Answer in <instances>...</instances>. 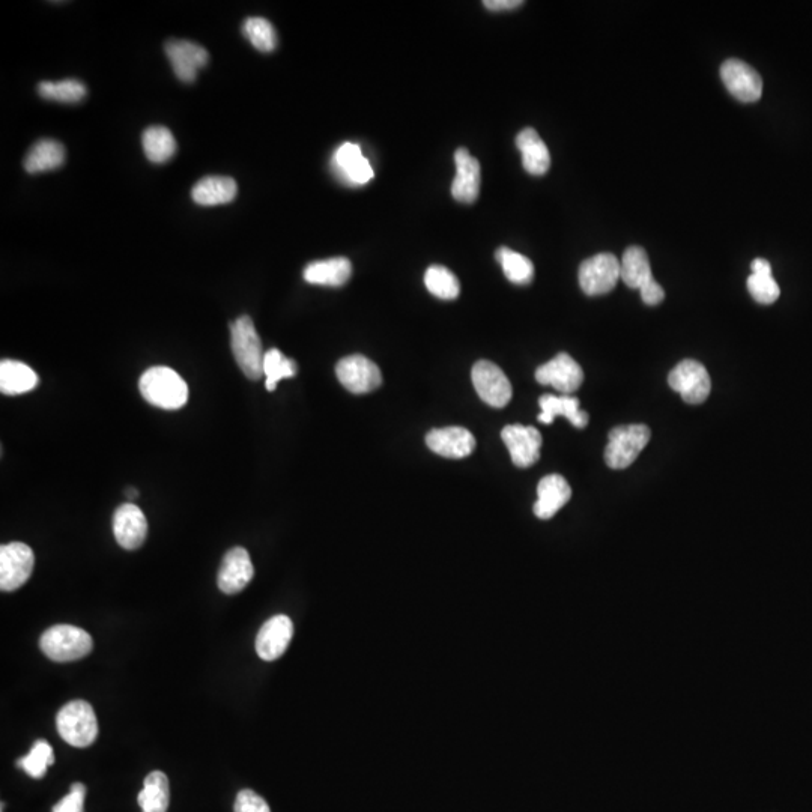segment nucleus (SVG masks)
I'll return each mask as SVG.
<instances>
[{"label":"nucleus","mask_w":812,"mask_h":812,"mask_svg":"<svg viewBox=\"0 0 812 812\" xmlns=\"http://www.w3.org/2000/svg\"><path fill=\"white\" fill-rule=\"evenodd\" d=\"M143 812H167L170 803L169 778L166 773L154 770L146 776L142 791L137 796Z\"/></svg>","instance_id":"29"},{"label":"nucleus","mask_w":812,"mask_h":812,"mask_svg":"<svg viewBox=\"0 0 812 812\" xmlns=\"http://www.w3.org/2000/svg\"><path fill=\"white\" fill-rule=\"evenodd\" d=\"M140 393L146 402L161 410H179L187 403L188 385L170 367H151L139 381Z\"/></svg>","instance_id":"1"},{"label":"nucleus","mask_w":812,"mask_h":812,"mask_svg":"<svg viewBox=\"0 0 812 812\" xmlns=\"http://www.w3.org/2000/svg\"><path fill=\"white\" fill-rule=\"evenodd\" d=\"M244 37L262 53L274 52L277 46V35L274 26L262 17H250L243 25Z\"/></svg>","instance_id":"36"},{"label":"nucleus","mask_w":812,"mask_h":812,"mask_svg":"<svg viewBox=\"0 0 812 812\" xmlns=\"http://www.w3.org/2000/svg\"><path fill=\"white\" fill-rule=\"evenodd\" d=\"M41 652L55 662H73L92 652L94 641L83 629L71 625H56L47 629L40 640Z\"/></svg>","instance_id":"2"},{"label":"nucleus","mask_w":812,"mask_h":812,"mask_svg":"<svg viewBox=\"0 0 812 812\" xmlns=\"http://www.w3.org/2000/svg\"><path fill=\"white\" fill-rule=\"evenodd\" d=\"M572 497V489L563 476L551 474L543 477L537 485V501L534 504V515L539 519L554 518L558 510L566 506Z\"/></svg>","instance_id":"21"},{"label":"nucleus","mask_w":812,"mask_h":812,"mask_svg":"<svg viewBox=\"0 0 812 812\" xmlns=\"http://www.w3.org/2000/svg\"><path fill=\"white\" fill-rule=\"evenodd\" d=\"M650 429L646 425L619 426L608 435L605 462L613 470H625L637 461L649 444Z\"/></svg>","instance_id":"5"},{"label":"nucleus","mask_w":812,"mask_h":812,"mask_svg":"<svg viewBox=\"0 0 812 812\" xmlns=\"http://www.w3.org/2000/svg\"><path fill=\"white\" fill-rule=\"evenodd\" d=\"M142 146L146 158L152 163L163 164L176 152V140L169 128L154 125L142 134Z\"/></svg>","instance_id":"30"},{"label":"nucleus","mask_w":812,"mask_h":812,"mask_svg":"<svg viewBox=\"0 0 812 812\" xmlns=\"http://www.w3.org/2000/svg\"><path fill=\"white\" fill-rule=\"evenodd\" d=\"M721 79L728 92L742 103H755L763 95V79L760 74L739 59H728L722 64Z\"/></svg>","instance_id":"11"},{"label":"nucleus","mask_w":812,"mask_h":812,"mask_svg":"<svg viewBox=\"0 0 812 812\" xmlns=\"http://www.w3.org/2000/svg\"><path fill=\"white\" fill-rule=\"evenodd\" d=\"M237 194V182L229 176H207V178L200 179L191 190L194 202L202 207L225 205V203L232 202Z\"/></svg>","instance_id":"24"},{"label":"nucleus","mask_w":812,"mask_h":812,"mask_svg":"<svg viewBox=\"0 0 812 812\" xmlns=\"http://www.w3.org/2000/svg\"><path fill=\"white\" fill-rule=\"evenodd\" d=\"M456 176L453 179L452 194L458 202H476L480 193V163L468 152L459 148L455 154Z\"/></svg>","instance_id":"20"},{"label":"nucleus","mask_w":812,"mask_h":812,"mask_svg":"<svg viewBox=\"0 0 812 812\" xmlns=\"http://www.w3.org/2000/svg\"><path fill=\"white\" fill-rule=\"evenodd\" d=\"M425 285L432 295L441 300H455L461 292L458 277L443 265H432L425 274Z\"/></svg>","instance_id":"32"},{"label":"nucleus","mask_w":812,"mask_h":812,"mask_svg":"<svg viewBox=\"0 0 812 812\" xmlns=\"http://www.w3.org/2000/svg\"><path fill=\"white\" fill-rule=\"evenodd\" d=\"M352 264L346 258H331L307 265L304 280L310 285L339 288L351 279Z\"/></svg>","instance_id":"25"},{"label":"nucleus","mask_w":812,"mask_h":812,"mask_svg":"<svg viewBox=\"0 0 812 812\" xmlns=\"http://www.w3.org/2000/svg\"><path fill=\"white\" fill-rule=\"evenodd\" d=\"M38 385V375L22 361L2 360L0 363V390L4 394L28 393Z\"/></svg>","instance_id":"27"},{"label":"nucleus","mask_w":812,"mask_h":812,"mask_svg":"<svg viewBox=\"0 0 812 812\" xmlns=\"http://www.w3.org/2000/svg\"><path fill=\"white\" fill-rule=\"evenodd\" d=\"M113 534L119 545L128 551L140 548L148 534V521L133 503L122 504L113 515Z\"/></svg>","instance_id":"17"},{"label":"nucleus","mask_w":812,"mask_h":812,"mask_svg":"<svg viewBox=\"0 0 812 812\" xmlns=\"http://www.w3.org/2000/svg\"><path fill=\"white\" fill-rule=\"evenodd\" d=\"M235 812H271L270 806L264 797L253 790H243L238 793L234 805Z\"/></svg>","instance_id":"39"},{"label":"nucleus","mask_w":812,"mask_h":812,"mask_svg":"<svg viewBox=\"0 0 812 812\" xmlns=\"http://www.w3.org/2000/svg\"><path fill=\"white\" fill-rule=\"evenodd\" d=\"M539 405L542 408L539 422L543 425H551L558 416L569 420L578 429H584L588 425V414L579 410V400L576 397L566 396V394L563 396L545 394L540 397Z\"/></svg>","instance_id":"23"},{"label":"nucleus","mask_w":812,"mask_h":812,"mask_svg":"<svg viewBox=\"0 0 812 812\" xmlns=\"http://www.w3.org/2000/svg\"><path fill=\"white\" fill-rule=\"evenodd\" d=\"M504 444L509 450L513 464L528 468L540 459L542 435L533 426L509 425L501 432Z\"/></svg>","instance_id":"13"},{"label":"nucleus","mask_w":812,"mask_h":812,"mask_svg":"<svg viewBox=\"0 0 812 812\" xmlns=\"http://www.w3.org/2000/svg\"><path fill=\"white\" fill-rule=\"evenodd\" d=\"M336 375L340 384L354 394H366L382 384L379 367L364 355L355 354L337 363Z\"/></svg>","instance_id":"10"},{"label":"nucleus","mask_w":812,"mask_h":812,"mask_svg":"<svg viewBox=\"0 0 812 812\" xmlns=\"http://www.w3.org/2000/svg\"><path fill=\"white\" fill-rule=\"evenodd\" d=\"M86 787L82 782L71 785L70 793L53 806L52 812H85Z\"/></svg>","instance_id":"38"},{"label":"nucleus","mask_w":812,"mask_h":812,"mask_svg":"<svg viewBox=\"0 0 812 812\" xmlns=\"http://www.w3.org/2000/svg\"><path fill=\"white\" fill-rule=\"evenodd\" d=\"M65 148L62 143L52 139H41L29 149L23 166L26 172L43 173L58 169L64 164Z\"/></svg>","instance_id":"28"},{"label":"nucleus","mask_w":812,"mask_h":812,"mask_svg":"<svg viewBox=\"0 0 812 812\" xmlns=\"http://www.w3.org/2000/svg\"><path fill=\"white\" fill-rule=\"evenodd\" d=\"M495 259L503 268L504 276L515 285H528L534 277V265L527 256L513 252L507 247H500L495 252Z\"/></svg>","instance_id":"31"},{"label":"nucleus","mask_w":812,"mask_h":812,"mask_svg":"<svg viewBox=\"0 0 812 812\" xmlns=\"http://www.w3.org/2000/svg\"><path fill=\"white\" fill-rule=\"evenodd\" d=\"M255 575L250 554L247 549L232 548L223 558L222 566L219 570V588L225 594H237L252 581Z\"/></svg>","instance_id":"18"},{"label":"nucleus","mask_w":812,"mask_h":812,"mask_svg":"<svg viewBox=\"0 0 812 812\" xmlns=\"http://www.w3.org/2000/svg\"><path fill=\"white\" fill-rule=\"evenodd\" d=\"M294 637V623L288 616H276L268 620L256 637V653L264 661L279 659Z\"/></svg>","instance_id":"15"},{"label":"nucleus","mask_w":812,"mask_h":812,"mask_svg":"<svg viewBox=\"0 0 812 812\" xmlns=\"http://www.w3.org/2000/svg\"><path fill=\"white\" fill-rule=\"evenodd\" d=\"M536 379L539 384L551 385L560 393L570 396L575 393L584 381L581 366L569 354H558L548 363L537 367Z\"/></svg>","instance_id":"12"},{"label":"nucleus","mask_w":812,"mask_h":812,"mask_svg":"<svg viewBox=\"0 0 812 812\" xmlns=\"http://www.w3.org/2000/svg\"><path fill=\"white\" fill-rule=\"evenodd\" d=\"M264 375L267 376L265 387H267L268 391H274L277 382L297 375V363L291 358L285 357L279 349H270V351L265 352Z\"/></svg>","instance_id":"35"},{"label":"nucleus","mask_w":812,"mask_h":812,"mask_svg":"<svg viewBox=\"0 0 812 812\" xmlns=\"http://www.w3.org/2000/svg\"><path fill=\"white\" fill-rule=\"evenodd\" d=\"M748 291L757 303L764 306L775 303L781 294L772 274H751L748 277Z\"/></svg>","instance_id":"37"},{"label":"nucleus","mask_w":812,"mask_h":812,"mask_svg":"<svg viewBox=\"0 0 812 812\" xmlns=\"http://www.w3.org/2000/svg\"><path fill=\"white\" fill-rule=\"evenodd\" d=\"M524 4L522 0H486L483 2L489 11H509L521 7Z\"/></svg>","instance_id":"41"},{"label":"nucleus","mask_w":812,"mask_h":812,"mask_svg":"<svg viewBox=\"0 0 812 812\" xmlns=\"http://www.w3.org/2000/svg\"><path fill=\"white\" fill-rule=\"evenodd\" d=\"M474 388L483 402L494 408H504L512 399V384L506 373L488 360L477 361L471 372Z\"/></svg>","instance_id":"9"},{"label":"nucleus","mask_w":812,"mask_h":812,"mask_svg":"<svg viewBox=\"0 0 812 812\" xmlns=\"http://www.w3.org/2000/svg\"><path fill=\"white\" fill-rule=\"evenodd\" d=\"M620 279L632 289H643L655 280L650 267L649 256L640 246H632L623 253L620 261Z\"/></svg>","instance_id":"26"},{"label":"nucleus","mask_w":812,"mask_h":812,"mask_svg":"<svg viewBox=\"0 0 812 812\" xmlns=\"http://www.w3.org/2000/svg\"><path fill=\"white\" fill-rule=\"evenodd\" d=\"M34 551L26 543L13 542L0 548V588L16 591L34 572Z\"/></svg>","instance_id":"8"},{"label":"nucleus","mask_w":812,"mask_h":812,"mask_svg":"<svg viewBox=\"0 0 812 812\" xmlns=\"http://www.w3.org/2000/svg\"><path fill=\"white\" fill-rule=\"evenodd\" d=\"M52 764H55V752L47 740H37L29 754L17 761V766L35 779L44 778Z\"/></svg>","instance_id":"34"},{"label":"nucleus","mask_w":812,"mask_h":812,"mask_svg":"<svg viewBox=\"0 0 812 812\" xmlns=\"http://www.w3.org/2000/svg\"><path fill=\"white\" fill-rule=\"evenodd\" d=\"M516 146L522 155V166L530 175L540 176L548 172L551 167V154L534 128H524L516 136Z\"/></svg>","instance_id":"22"},{"label":"nucleus","mask_w":812,"mask_h":812,"mask_svg":"<svg viewBox=\"0 0 812 812\" xmlns=\"http://www.w3.org/2000/svg\"><path fill=\"white\" fill-rule=\"evenodd\" d=\"M668 384L689 405H700L712 391V381L706 367L697 360H683L668 376Z\"/></svg>","instance_id":"7"},{"label":"nucleus","mask_w":812,"mask_h":812,"mask_svg":"<svg viewBox=\"0 0 812 812\" xmlns=\"http://www.w3.org/2000/svg\"><path fill=\"white\" fill-rule=\"evenodd\" d=\"M640 292L641 298H643L644 304H647V306H658L665 298L664 288L656 280H652Z\"/></svg>","instance_id":"40"},{"label":"nucleus","mask_w":812,"mask_h":812,"mask_svg":"<svg viewBox=\"0 0 812 812\" xmlns=\"http://www.w3.org/2000/svg\"><path fill=\"white\" fill-rule=\"evenodd\" d=\"M86 86L79 80L67 79L62 82H41L38 85V94L44 100L59 101V103H79L86 97Z\"/></svg>","instance_id":"33"},{"label":"nucleus","mask_w":812,"mask_h":812,"mask_svg":"<svg viewBox=\"0 0 812 812\" xmlns=\"http://www.w3.org/2000/svg\"><path fill=\"white\" fill-rule=\"evenodd\" d=\"M231 345L235 360L244 375L258 381L264 375V357L261 337L249 316H241L231 324Z\"/></svg>","instance_id":"4"},{"label":"nucleus","mask_w":812,"mask_h":812,"mask_svg":"<svg viewBox=\"0 0 812 812\" xmlns=\"http://www.w3.org/2000/svg\"><path fill=\"white\" fill-rule=\"evenodd\" d=\"M426 444L443 458L462 459L476 449V438L465 428L434 429L426 435Z\"/></svg>","instance_id":"19"},{"label":"nucleus","mask_w":812,"mask_h":812,"mask_svg":"<svg viewBox=\"0 0 812 812\" xmlns=\"http://www.w3.org/2000/svg\"><path fill=\"white\" fill-rule=\"evenodd\" d=\"M59 736L74 748H88L98 736V721L91 704L71 701L59 710L56 718Z\"/></svg>","instance_id":"3"},{"label":"nucleus","mask_w":812,"mask_h":812,"mask_svg":"<svg viewBox=\"0 0 812 812\" xmlns=\"http://www.w3.org/2000/svg\"><path fill=\"white\" fill-rule=\"evenodd\" d=\"M331 167L334 175L348 185H364L373 178L372 166L357 143L346 142L339 146L331 158Z\"/></svg>","instance_id":"14"},{"label":"nucleus","mask_w":812,"mask_h":812,"mask_svg":"<svg viewBox=\"0 0 812 812\" xmlns=\"http://www.w3.org/2000/svg\"><path fill=\"white\" fill-rule=\"evenodd\" d=\"M579 286L590 297L613 291L620 280V261L613 253H599L579 267Z\"/></svg>","instance_id":"6"},{"label":"nucleus","mask_w":812,"mask_h":812,"mask_svg":"<svg viewBox=\"0 0 812 812\" xmlns=\"http://www.w3.org/2000/svg\"><path fill=\"white\" fill-rule=\"evenodd\" d=\"M166 56L172 65L173 73L184 83L194 82L197 71L205 67L210 59L203 47L184 40L169 41L166 44Z\"/></svg>","instance_id":"16"},{"label":"nucleus","mask_w":812,"mask_h":812,"mask_svg":"<svg viewBox=\"0 0 812 812\" xmlns=\"http://www.w3.org/2000/svg\"><path fill=\"white\" fill-rule=\"evenodd\" d=\"M752 274H772V265L766 259H754L751 264Z\"/></svg>","instance_id":"42"}]
</instances>
